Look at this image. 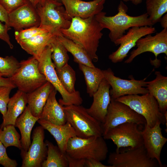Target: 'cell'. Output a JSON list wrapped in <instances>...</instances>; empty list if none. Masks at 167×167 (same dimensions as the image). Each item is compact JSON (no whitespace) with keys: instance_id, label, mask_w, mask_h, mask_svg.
<instances>
[{"instance_id":"obj_1","label":"cell","mask_w":167,"mask_h":167,"mask_svg":"<svg viewBox=\"0 0 167 167\" xmlns=\"http://www.w3.org/2000/svg\"><path fill=\"white\" fill-rule=\"evenodd\" d=\"M103 29L94 16L85 19L73 17L68 28L58 30L64 36L82 47L95 62L98 59L96 52Z\"/></svg>"},{"instance_id":"obj_2","label":"cell","mask_w":167,"mask_h":167,"mask_svg":"<svg viewBox=\"0 0 167 167\" xmlns=\"http://www.w3.org/2000/svg\"><path fill=\"white\" fill-rule=\"evenodd\" d=\"M128 9L127 5L121 0L118 6V12L115 15L107 16L105 12L101 11L95 16L103 29L109 30V36L113 43L132 27L153 25L147 13L137 16H131L127 14Z\"/></svg>"},{"instance_id":"obj_3","label":"cell","mask_w":167,"mask_h":167,"mask_svg":"<svg viewBox=\"0 0 167 167\" xmlns=\"http://www.w3.org/2000/svg\"><path fill=\"white\" fill-rule=\"evenodd\" d=\"M129 106L146 120V123L151 127L157 122L165 124L167 128V113H162L159 109L155 98L149 93L139 96L138 94L123 96L115 99Z\"/></svg>"},{"instance_id":"obj_4","label":"cell","mask_w":167,"mask_h":167,"mask_svg":"<svg viewBox=\"0 0 167 167\" xmlns=\"http://www.w3.org/2000/svg\"><path fill=\"white\" fill-rule=\"evenodd\" d=\"M108 152V148L102 136L81 138H71L68 142L66 153L74 158L93 159L100 161L105 160Z\"/></svg>"},{"instance_id":"obj_5","label":"cell","mask_w":167,"mask_h":167,"mask_svg":"<svg viewBox=\"0 0 167 167\" xmlns=\"http://www.w3.org/2000/svg\"><path fill=\"white\" fill-rule=\"evenodd\" d=\"M67 122L75 130L76 136L87 138L92 136H102L101 123L89 114L86 108L80 105L64 106Z\"/></svg>"},{"instance_id":"obj_6","label":"cell","mask_w":167,"mask_h":167,"mask_svg":"<svg viewBox=\"0 0 167 167\" xmlns=\"http://www.w3.org/2000/svg\"><path fill=\"white\" fill-rule=\"evenodd\" d=\"M52 50L50 44L44 50L38 60L40 71L45 76L47 81L50 83L61 95L62 99H59L58 102L60 105L63 106L81 105L83 99L79 92L76 91L75 93H69L59 79L51 58Z\"/></svg>"},{"instance_id":"obj_7","label":"cell","mask_w":167,"mask_h":167,"mask_svg":"<svg viewBox=\"0 0 167 167\" xmlns=\"http://www.w3.org/2000/svg\"><path fill=\"white\" fill-rule=\"evenodd\" d=\"M20 66L10 77L18 90L26 93L40 87L47 81L45 76L40 71L38 61L32 56L20 62Z\"/></svg>"},{"instance_id":"obj_8","label":"cell","mask_w":167,"mask_h":167,"mask_svg":"<svg viewBox=\"0 0 167 167\" xmlns=\"http://www.w3.org/2000/svg\"><path fill=\"white\" fill-rule=\"evenodd\" d=\"M127 122L141 125L146 123V121L144 117L127 105L111 98L105 122L101 124L103 135L109 129Z\"/></svg>"},{"instance_id":"obj_9","label":"cell","mask_w":167,"mask_h":167,"mask_svg":"<svg viewBox=\"0 0 167 167\" xmlns=\"http://www.w3.org/2000/svg\"><path fill=\"white\" fill-rule=\"evenodd\" d=\"M139 125L133 122H127L119 125L109 129L103 135L105 139H111L116 145V152L120 148L129 147L131 149L139 148L143 145L141 131Z\"/></svg>"},{"instance_id":"obj_10","label":"cell","mask_w":167,"mask_h":167,"mask_svg":"<svg viewBox=\"0 0 167 167\" xmlns=\"http://www.w3.org/2000/svg\"><path fill=\"white\" fill-rule=\"evenodd\" d=\"M108 163L112 167H157V161L150 158L143 145L139 148L131 149L109 154Z\"/></svg>"},{"instance_id":"obj_11","label":"cell","mask_w":167,"mask_h":167,"mask_svg":"<svg viewBox=\"0 0 167 167\" xmlns=\"http://www.w3.org/2000/svg\"><path fill=\"white\" fill-rule=\"evenodd\" d=\"M104 79L111 87L110 91L111 98L115 99L121 96L129 95L144 94L148 93L146 87L147 82L144 79L137 80L132 76L130 80L121 79L114 75L112 69L109 68L102 70Z\"/></svg>"},{"instance_id":"obj_12","label":"cell","mask_w":167,"mask_h":167,"mask_svg":"<svg viewBox=\"0 0 167 167\" xmlns=\"http://www.w3.org/2000/svg\"><path fill=\"white\" fill-rule=\"evenodd\" d=\"M35 8L40 18V25L50 26L57 30L70 27L72 19L67 14L61 2L46 0L44 5H38Z\"/></svg>"},{"instance_id":"obj_13","label":"cell","mask_w":167,"mask_h":167,"mask_svg":"<svg viewBox=\"0 0 167 167\" xmlns=\"http://www.w3.org/2000/svg\"><path fill=\"white\" fill-rule=\"evenodd\" d=\"M136 46L137 48L131 52L125 63H130L138 55L149 52L153 53L155 57V59L152 60V63L158 66L160 61L157 59V56L162 53L167 56V29H163L154 36L149 34L141 38L137 41Z\"/></svg>"},{"instance_id":"obj_14","label":"cell","mask_w":167,"mask_h":167,"mask_svg":"<svg viewBox=\"0 0 167 167\" xmlns=\"http://www.w3.org/2000/svg\"><path fill=\"white\" fill-rule=\"evenodd\" d=\"M45 129L40 125L34 130L32 142L27 151L21 150V167H41L46 159L48 148L45 139Z\"/></svg>"},{"instance_id":"obj_15","label":"cell","mask_w":167,"mask_h":167,"mask_svg":"<svg viewBox=\"0 0 167 167\" xmlns=\"http://www.w3.org/2000/svg\"><path fill=\"white\" fill-rule=\"evenodd\" d=\"M156 31L152 26L134 27L114 43L116 46L120 45L118 49L109 56V58L114 63L122 62L127 56L130 50L136 46L137 41L141 37L155 33Z\"/></svg>"},{"instance_id":"obj_16","label":"cell","mask_w":167,"mask_h":167,"mask_svg":"<svg viewBox=\"0 0 167 167\" xmlns=\"http://www.w3.org/2000/svg\"><path fill=\"white\" fill-rule=\"evenodd\" d=\"M161 123L157 122L155 125L151 127L146 123L144 128L141 131L144 146L148 156L150 158L156 159L160 167H163L161 159V152L167 138L162 133Z\"/></svg>"},{"instance_id":"obj_17","label":"cell","mask_w":167,"mask_h":167,"mask_svg":"<svg viewBox=\"0 0 167 167\" xmlns=\"http://www.w3.org/2000/svg\"><path fill=\"white\" fill-rule=\"evenodd\" d=\"M36 10L29 1L8 14V25L16 31L40 25Z\"/></svg>"},{"instance_id":"obj_18","label":"cell","mask_w":167,"mask_h":167,"mask_svg":"<svg viewBox=\"0 0 167 167\" xmlns=\"http://www.w3.org/2000/svg\"><path fill=\"white\" fill-rule=\"evenodd\" d=\"M106 0H61L67 15L71 18L78 17L85 19L94 16L104 8Z\"/></svg>"},{"instance_id":"obj_19","label":"cell","mask_w":167,"mask_h":167,"mask_svg":"<svg viewBox=\"0 0 167 167\" xmlns=\"http://www.w3.org/2000/svg\"><path fill=\"white\" fill-rule=\"evenodd\" d=\"M110 85L104 78L98 90L93 95L92 105L90 108L86 109L88 113L101 124L105 122L110 102Z\"/></svg>"},{"instance_id":"obj_20","label":"cell","mask_w":167,"mask_h":167,"mask_svg":"<svg viewBox=\"0 0 167 167\" xmlns=\"http://www.w3.org/2000/svg\"><path fill=\"white\" fill-rule=\"evenodd\" d=\"M61 33L58 30H54L18 43L24 50L38 60L45 48L50 44L54 38Z\"/></svg>"},{"instance_id":"obj_21","label":"cell","mask_w":167,"mask_h":167,"mask_svg":"<svg viewBox=\"0 0 167 167\" xmlns=\"http://www.w3.org/2000/svg\"><path fill=\"white\" fill-rule=\"evenodd\" d=\"M57 91L54 88L49 95L40 117L52 124L61 125L67 122L63 106L57 100Z\"/></svg>"},{"instance_id":"obj_22","label":"cell","mask_w":167,"mask_h":167,"mask_svg":"<svg viewBox=\"0 0 167 167\" xmlns=\"http://www.w3.org/2000/svg\"><path fill=\"white\" fill-rule=\"evenodd\" d=\"M37 122L53 136L58 147L62 152L65 153L69 139L76 136V133L71 124L67 122L63 125H56L41 119Z\"/></svg>"},{"instance_id":"obj_23","label":"cell","mask_w":167,"mask_h":167,"mask_svg":"<svg viewBox=\"0 0 167 167\" xmlns=\"http://www.w3.org/2000/svg\"><path fill=\"white\" fill-rule=\"evenodd\" d=\"M27 104V93L18 90L10 99L6 112L0 127L2 128L9 124L15 126L16 119L24 111Z\"/></svg>"},{"instance_id":"obj_24","label":"cell","mask_w":167,"mask_h":167,"mask_svg":"<svg viewBox=\"0 0 167 167\" xmlns=\"http://www.w3.org/2000/svg\"><path fill=\"white\" fill-rule=\"evenodd\" d=\"M39 119L34 116L27 105L24 111L16 119L15 124L19 130L22 148L20 150L27 151L31 143V135L32 130L36 122Z\"/></svg>"},{"instance_id":"obj_25","label":"cell","mask_w":167,"mask_h":167,"mask_svg":"<svg viewBox=\"0 0 167 167\" xmlns=\"http://www.w3.org/2000/svg\"><path fill=\"white\" fill-rule=\"evenodd\" d=\"M54 88L53 85L47 81L35 90L27 93L28 105L33 115L40 118L48 96Z\"/></svg>"},{"instance_id":"obj_26","label":"cell","mask_w":167,"mask_h":167,"mask_svg":"<svg viewBox=\"0 0 167 167\" xmlns=\"http://www.w3.org/2000/svg\"><path fill=\"white\" fill-rule=\"evenodd\" d=\"M155 79L147 82V88L156 99L160 111L164 114L167 111V77L159 71H155Z\"/></svg>"},{"instance_id":"obj_27","label":"cell","mask_w":167,"mask_h":167,"mask_svg":"<svg viewBox=\"0 0 167 167\" xmlns=\"http://www.w3.org/2000/svg\"><path fill=\"white\" fill-rule=\"evenodd\" d=\"M58 38L68 52L72 54L75 62L91 67H96L87 52L82 47L64 36L62 33L58 36Z\"/></svg>"},{"instance_id":"obj_28","label":"cell","mask_w":167,"mask_h":167,"mask_svg":"<svg viewBox=\"0 0 167 167\" xmlns=\"http://www.w3.org/2000/svg\"><path fill=\"white\" fill-rule=\"evenodd\" d=\"M79 67L84 76L87 86V92L91 97L98 90L104 79L102 70L96 67H92L79 64Z\"/></svg>"},{"instance_id":"obj_29","label":"cell","mask_w":167,"mask_h":167,"mask_svg":"<svg viewBox=\"0 0 167 167\" xmlns=\"http://www.w3.org/2000/svg\"><path fill=\"white\" fill-rule=\"evenodd\" d=\"M48 150L46 159L43 162L41 167H67L68 162L66 153L62 152L58 146L46 140Z\"/></svg>"},{"instance_id":"obj_30","label":"cell","mask_w":167,"mask_h":167,"mask_svg":"<svg viewBox=\"0 0 167 167\" xmlns=\"http://www.w3.org/2000/svg\"><path fill=\"white\" fill-rule=\"evenodd\" d=\"M58 35L50 43L53 49L51 58L55 68H61L68 64L69 59L67 50L58 38Z\"/></svg>"},{"instance_id":"obj_31","label":"cell","mask_w":167,"mask_h":167,"mask_svg":"<svg viewBox=\"0 0 167 167\" xmlns=\"http://www.w3.org/2000/svg\"><path fill=\"white\" fill-rule=\"evenodd\" d=\"M147 13L153 25L167 12V0H146Z\"/></svg>"},{"instance_id":"obj_32","label":"cell","mask_w":167,"mask_h":167,"mask_svg":"<svg viewBox=\"0 0 167 167\" xmlns=\"http://www.w3.org/2000/svg\"><path fill=\"white\" fill-rule=\"evenodd\" d=\"M20 139L14 125L9 124L2 128L0 127V141L6 148L14 146L21 150L22 147Z\"/></svg>"},{"instance_id":"obj_33","label":"cell","mask_w":167,"mask_h":167,"mask_svg":"<svg viewBox=\"0 0 167 167\" xmlns=\"http://www.w3.org/2000/svg\"><path fill=\"white\" fill-rule=\"evenodd\" d=\"M58 76L65 89L69 93L76 91L75 84L76 80L75 71L68 63L60 68H55Z\"/></svg>"},{"instance_id":"obj_34","label":"cell","mask_w":167,"mask_h":167,"mask_svg":"<svg viewBox=\"0 0 167 167\" xmlns=\"http://www.w3.org/2000/svg\"><path fill=\"white\" fill-rule=\"evenodd\" d=\"M55 29L50 26L40 25L38 27L15 31V38L18 43L21 41L30 39L43 33Z\"/></svg>"},{"instance_id":"obj_35","label":"cell","mask_w":167,"mask_h":167,"mask_svg":"<svg viewBox=\"0 0 167 167\" xmlns=\"http://www.w3.org/2000/svg\"><path fill=\"white\" fill-rule=\"evenodd\" d=\"M19 66V62L13 56L0 57V74L2 76L11 77Z\"/></svg>"},{"instance_id":"obj_36","label":"cell","mask_w":167,"mask_h":167,"mask_svg":"<svg viewBox=\"0 0 167 167\" xmlns=\"http://www.w3.org/2000/svg\"><path fill=\"white\" fill-rule=\"evenodd\" d=\"M13 88L8 86L0 87V112L4 117L6 112L9 101L10 94Z\"/></svg>"},{"instance_id":"obj_37","label":"cell","mask_w":167,"mask_h":167,"mask_svg":"<svg viewBox=\"0 0 167 167\" xmlns=\"http://www.w3.org/2000/svg\"><path fill=\"white\" fill-rule=\"evenodd\" d=\"M6 148L0 141V164L4 167H16L18 165L16 161L9 157Z\"/></svg>"},{"instance_id":"obj_38","label":"cell","mask_w":167,"mask_h":167,"mask_svg":"<svg viewBox=\"0 0 167 167\" xmlns=\"http://www.w3.org/2000/svg\"><path fill=\"white\" fill-rule=\"evenodd\" d=\"M29 1L28 0H0V4L8 14Z\"/></svg>"},{"instance_id":"obj_39","label":"cell","mask_w":167,"mask_h":167,"mask_svg":"<svg viewBox=\"0 0 167 167\" xmlns=\"http://www.w3.org/2000/svg\"><path fill=\"white\" fill-rule=\"evenodd\" d=\"M10 29L11 27L7 24H4L0 22V39L5 42L10 48L12 49L13 48V45L10 41L8 33V31Z\"/></svg>"},{"instance_id":"obj_40","label":"cell","mask_w":167,"mask_h":167,"mask_svg":"<svg viewBox=\"0 0 167 167\" xmlns=\"http://www.w3.org/2000/svg\"><path fill=\"white\" fill-rule=\"evenodd\" d=\"M66 156L68 163V167H84L85 159L74 158L71 157L66 153Z\"/></svg>"},{"instance_id":"obj_41","label":"cell","mask_w":167,"mask_h":167,"mask_svg":"<svg viewBox=\"0 0 167 167\" xmlns=\"http://www.w3.org/2000/svg\"><path fill=\"white\" fill-rule=\"evenodd\" d=\"M84 167H112L111 165H106L102 164L97 160L90 159H85Z\"/></svg>"},{"instance_id":"obj_42","label":"cell","mask_w":167,"mask_h":167,"mask_svg":"<svg viewBox=\"0 0 167 167\" xmlns=\"http://www.w3.org/2000/svg\"><path fill=\"white\" fill-rule=\"evenodd\" d=\"M1 86L10 87L14 89L16 87L10 78L4 77L0 75V87Z\"/></svg>"},{"instance_id":"obj_43","label":"cell","mask_w":167,"mask_h":167,"mask_svg":"<svg viewBox=\"0 0 167 167\" xmlns=\"http://www.w3.org/2000/svg\"><path fill=\"white\" fill-rule=\"evenodd\" d=\"M0 21L2 22H4L5 23V24H7V25L8 26V14L0 4Z\"/></svg>"},{"instance_id":"obj_44","label":"cell","mask_w":167,"mask_h":167,"mask_svg":"<svg viewBox=\"0 0 167 167\" xmlns=\"http://www.w3.org/2000/svg\"><path fill=\"white\" fill-rule=\"evenodd\" d=\"M31 4L36 7L38 5H44L46 0H28Z\"/></svg>"},{"instance_id":"obj_45","label":"cell","mask_w":167,"mask_h":167,"mask_svg":"<svg viewBox=\"0 0 167 167\" xmlns=\"http://www.w3.org/2000/svg\"><path fill=\"white\" fill-rule=\"evenodd\" d=\"M159 22L163 29H167V14L162 17Z\"/></svg>"},{"instance_id":"obj_46","label":"cell","mask_w":167,"mask_h":167,"mask_svg":"<svg viewBox=\"0 0 167 167\" xmlns=\"http://www.w3.org/2000/svg\"><path fill=\"white\" fill-rule=\"evenodd\" d=\"M124 2H131L132 4L135 5H138L142 3L143 0H122Z\"/></svg>"},{"instance_id":"obj_47","label":"cell","mask_w":167,"mask_h":167,"mask_svg":"<svg viewBox=\"0 0 167 167\" xmlns=\"http://www.w3.org/2000/svg\"><path fill=\"white\" fill-rule=\"evenodd\" d=\"M58 2H61V0H55Z\"/></svg>"},{"instance_id":"obj_48","label":"cell","mask_w":167,"mask_h":167,"mask_svg":"<svg viewBox=\"0 0 167 167\" xmlns=\"http://www.w3.org/2000/svg\"><path fill=\"white\" fill-rule=\"evenodd\" d=\"M0 75H1L2 76V75H1V74H0Z\"/></svg>"}]
</instances>
